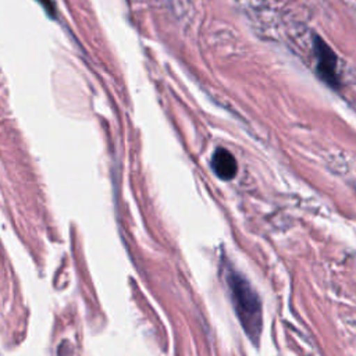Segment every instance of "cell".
<instances>
[{"instance_id":"cell-2","label":"cell","mask_w":356,"mask_h":356,"mask_svg":"<svg viewBox=\"0 0 356 356\" xmlns=\"http://www.w3.org/2000/svg\"><path fill=\"white\" fill-rule=\"evenodd\" d=\"M316 57H317V72L320 78L330 86L337 88L339 85L338 78V63L337 56L331 47L321 39H316L314 43Z\"/></svg>"},{"instance_id":"cell-4","label":"cell","mask_w":356,"mask_h":356,"mask_svg":"<svg viewBox=\"0 0 356 356\" xmlns=\"http://www.w3.org/2000/svg\"><path fill=\"white\" fill-rule=\"evenodd\" d=\"M40 3L43 4V7H46V8H47V11L53 10V6H51V3H50L49 0H46V1H44V0H40Z\"/></svg>"},{"instance_id":"cell-1","label":"cell","mask_w":356,"mask_h":356,"mask_svg":"<svg viewBox=\"0 0 356 356\" xmlns=\"http://www.w3.org/2000/svg\"><path fill=\"white\" fill-rule=\"evenodd\" d=\"M227 284L235 313L248 337L256 343L261 334L263 321L260 299L248 280L234 270L227 273Z\"/></svg>"},{"instance_id":"cell-3","label":"cell","mask_w":356,"mask_h":356,"mask_svg":"<svg viewBox=\"0 0 356 356\" xmlns=\"http://www.w3.org/2000/svg\"><path fill=\"white\" fill-rule=\"evenodd\" d=\"M211 170L221 179H231L236 175L238 164L231 152L224 147H218L214 150L211 156Z\"/></svg>"}]
</instances>
